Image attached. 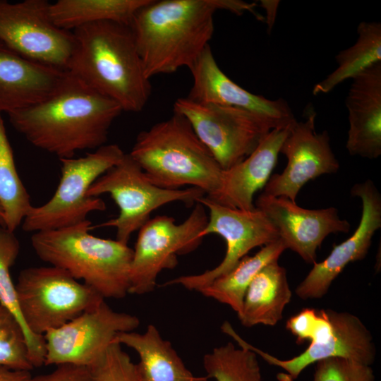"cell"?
<instances>
[{
  "mask_svg": "<svg viewBox=\"0 0 381 381\" xmlns=\"http://www.w3.org/2000/svg\"><path fill=\"white\" fill-rule=\"evenodd\" d=\"M205 207L196 202L181 224L167 215L150 219L139 229L133 249L129 294L143 295L154 290L159 273L178 264L177 255L195 250L203 238L199 233L207 223Z\"/></svg>",
  "mask_w": 381,
  "mask_h": 381,
  "instance_id": "10",
  "label": "cell"
},
{
  "mask_svg": "<svg viewBox=\"0 0 381 381\" xmlns=\"http://www.w3.org/2000/svg\"><path fill=\"white\" fill-rule=\"evenodd\" d=\"M15 286L24 324L31 334L39 337L104 300L66 271L51 265L22 270Z\"/></svg>",
  "mask_w": 381,
  "mask_h": 381,
  "instance_id": "7",
  "label": "cell"
},
{
  "mask_svg": "<svg viewBox=\"0 0 381 381\" xmlns=\"http://www.w3.org/2000/svg\"><path fill=\"white\" fill-rule=\"evenodd\" d=\"M279 4V1H260L261 6L265 9L266 12V17L265 18V21L267 24L269 30H271L274 25Z\"/></svg>",
  "mask_w": 381,
  "mask_h": 381,
  "instance_id": "36",
  "label": "cell"
},
{
  "mask_svg": "<svg viewBox=\"0 0 381 381\" xmlns=\"http://www.w3.org/2000/svg\"><path fill=\"white\" fill-rule=\"evenodd\" d=\"M255 6L240 0H149L130 25L145 75L189 69L209 45L217 11L249 12L263 21Z\"/></svg>",
  "mask_w": 381,
  "mask_h": 381,
  "instance_id": "1",
  "label": "cell"
},
{
  "mask_svg": "<svg viewBox=\"0 0 381 381\" xmlns=\"http://www.w3.org/2000/svg\"><path fill=\"white\" fill-rule=\"evenodd\" d=\"M290 126L271 130L247 157L223 171L219 188L213 195L207 197L231 208L255 209L254 195L269 181Z\"/></svg>",
  "mask_w": 381,
  "mask_h": 381,
  "instance_id": "20",
  "label": "cell"
},
{
  "mask_svg": "<svg viewBox=\"0 0 381 381\" xmlns=\"http://www.w3.org/2000/svg\"><path fill=\"white\" fill-rule=\"evenodd\" d=\"M88 219L71 226L33 233L31 245L38 258L61 268L105 298L129 294L133 249L119 241L90 233Z\"/></svg>",
  "mask_w": 381,
  "mask_h": 381,
  "instance_id": "5",
  "label": "cell"
},
{
  "mask_svg": "<svg viewBox=\"0 0 381 381\" xmlns=\"http://www.w3.org/2000/svg\"><path fill=\"white\" fill-rule=\"evenodd\" d=\"M174 111L188 121L223 170L247 157L271 130L283 127L246 109L197 102L186 97L175 101Z\"/></svg>",
  "mask_w": 381,
  "mask_h": 381,
  "instance_id": "9",
  "label": "cell"
},
{
  "mask_svg": "<svg viewBox=\"0 0 381 381\" xmlns=\"http://www.w3.org/2000/svg\"><path fill=\"white\" fill-rule=\"evenodd\" d=\"M122 111L116 102L68 73L52 94L7 114L31 145L61 159L105 145L112 123Z\"/></svg>",
  "mask_w": 381,
  "mask_h": 381,
  "instance_id": "2",
  "label": "cell"
},
{
  "mask_svg": "<svg viewBox=\"0 0 381 381\" xmlns=\"http://www.w3.org/2000/svg\"><path fill=\"white\" fill-rule=\"evenodd\" d=\"M107 193L119 208V215L95 227L116 229V240L128 244L131 234L149 219L152 212L176 201L192 205L205 193L199 188L165 189L153 184L130 154L100 176L89 188L87 195Z\"/></svg>",
  "mask_w": 381,
  "mask_h": 381,
  "instance_id": "8",
  "label": "cell"
},
{
  "mask_svg": "<svg viewBox=\"0 0 381 381\" xmlns=\"http://www.w3.org/2000/svg\"><path fill=\"white\" fill-rule=\"evenodd\" d=\"M129 154L160 188L190 186L208 197L219 188L224 170L188 121L177 112L140 132Z\"/></svg>",
  "mask_w": 381,
  "mask_h": 381,
  "instance_id": "4",
  "label": "cell"
},
{
  "mask_svg": "<svg viewBox=\"0 0 381 381\" xmlns=\"http://www.w3.org/2000/svg\"><path fill=\"white\" fill-rule=\"evenodd\" d=\"M68 72L28 59L0 44V111L35 104L56 91Z\"/></svg>",
  "mask_w": 381,
  "mask_h": 381,
  "instance_id": "21",
  "label": "cell"
},
{
  "mask_svg": "<svg viewBox=\"0 0 381 381\" xmlns=\"http://www.w3.org/2000/svg\"><path fill=\"white\" fill-rule=\"evenodd\" d=\"M313 381H375L371 365L340 357L316 363Z\"/></svg>",
  "mask_w": 381,
  "mask_h": 381,
  "instance_id": "33",
  "label": "cell"
},
{
  "mask_svg": "<svg viewBox=\"0 0 381 381\" xmlns=\"http://www.w3.org/2000/svg\"><path fill=\"white\" fill-rule=\"evenodd\" d=\"M50 5L47 0H0V44L28 59L66 71L74 37L54 24Z\"/></svg>",
  "mask_w": 381,
  "mask_h": 381,
  "instance_id": "11",
  "label": "cell"
},
{
  "mask_svg": "<svg viewBox=\"0 0 381 381\" xmlns=\"http://www.w3.org/2000/svg\"><path fill=\"white\" fill-rule=\"evenodd\" d=\"M334 327L332 337L325 342L309 344L299 355L288 359H279L246 341L225 321L221 327L222 332L232 337L239 345L254 351L269 364L284 370L277 375L279 381H294L304 369L319 361L340 357L371 365L375 358L376 349L373 337L356 315L347 312H337L328 309Z\"/></svg>",
  "mask_w": 381,
  "mask_h": 381,
  "instance_id": "15",
  "label": "cell"
},
{
  "mask_svg": "<svg viewBox=\"0 0 381 381\" xmlns=\"http://www.w3.org/2000/svg\"><path fill=\"white\" fill-rule=\"evenodd\" d=\"M291 298L286 270L278 261L264 267L253 279L237 314L246 327L258 325L274 326L283 317Z\"/></svg>",
  "mask_w": 381,
  "mask_h": 381,
  "instance_id": "23",
  "label": "cell"
},
{
  "mask_svg": "<svg viewBox=\"0 0 381 381\" xmlns=\"http://www.w3.org/2000/svg\"><path fill=\"white\" fill-rule=\"evenodd\" d=\"M200 381H207V378L206 377H202Z\"/></svg>",
  "mask_w": 381,
  "mask_h": 381,
  "instance_id": "38",
  "label": "cell"
},
{
  "mask_svg": "<svg viewBox=\"0 0 381 381\" xmlns=\"http://www.w3.org/2000/svg\"><path fill=\"white\" fill-rule=\"evenodd\" d=\"M351 193L362 201L358 226L349 238L334 245L325 260L313 264L311 270L296 289V294L303 300L324 296L349 263L363 260L366 256L375 231L381 227V196L373 181L368 179L355 184Z\"/></svg>",
  "mask_w": 381,
  "mask_h": 381,
  "instance_id": "17",
  "label": "cell"
},
{
  "mask_svg": "<svg viewBox=\"0 0 381 381\" xmlns=\"http://www.w3.org/2000/svg\"><path fill=\"white\" fill-rule=\"evenodd\" d=\"M114 341L137 353L136 365L142 381H200L202 378L193 375L153 325H149L143 333H119Z\"/></svg>",
  "mask_w": 381,
  "mask_h": 381,
  "instance_id": "22",
  "label": "cell"
},
{
  "mask_svg": "<svg viewBox=\"0 0 381 381\" xmlns=\"http://www.w3.org/2000/svg\"><path fill=\"white\" fill-rule=\"evenodd\" d=\"M29 381H91V373L89 368L65 364L47 374L32 376Z\"/></svg>",
  "mask_w": 381,
  "mask_h": 381,
  "instance_id": "34",
  "label": "cell"
},
{
  "mask_svg": "<svg viewBox=\"0 0 381 381\" xmlns=\"http://www.w3.org/2000/svg\"><path fill=\"white\" fill-rule=\"evenodd\" d=\"M0 366L31 371L25 332L15 315L0 302Z\"/></svg>",
  "mask_w": 381,
  "mask_h": 381,
  "instance_id": "30",
  "label": "cell"
},
{
  "mask_svg": "<svg viewBox=\"0 0 381 381\" xmlns=\"http://www.w3.org/2000/svg\"><path fill=\"white\" fill-rule=\"evenodd\" d=\"M345 99L351 155L376 159L381 155V62L351 79Z\"/></svg>",
  "mask_w": 381,
  "mask_h": 381,
  "instance_id": "19",
  "label": "cell"
},
{
  "mask_svg": "<svg viewBox=\"0 0 381 381\" xmlns=\"http://www.w3.org/2000/svg\"><path fill=\"white\" fill-rule=\"evenodd\" d=\"M255 207L263 212L277 229L286 249L308 263L316 262L317 250L330 234L349 232L351 225L334 207L308 210L287 198L261 193Z\"/></svg>",
  "mask_w": 381,
  "mask_h": 381,
  "instance_id": "16",
  "label": "cell"
},
{
  "mask_svg": "<svg viewBox=\"0 0 381 381\" xmlns=\"http://www.w3.org/2000/svg\"><path fill=\"white\" fill-rule=\"evenodd\" d=\"M139 319L117 312L103 300L61 327L44 334V365L90 368L122 332L134 331Z\"/></svg>",
  "mask_w": 381,
  "mask_h": 381,
  "instance_id": "13",
  "label": "cell"
},
{
  "mask_svg": "<svg viewBox=\"0 0 381 381\" xmlns=\"http://www.w3.org/2000/svg\"><path fill=\"white\" fill-rule=\"evenodd\" d=\"M0 226H5L4 213L1 205L0 204Z\"/></svg>",
  "mask_w": 381,
  "mask_h": 381,
  "instance_id": "37",
  "label": "cell"
},
{
  "mask_svg": "<svg viewBox=\"0 0 381 381\" xmlns=\"http://www.w3.org/2000/svg\"><path fill=\"white\" fill-rule=\"evenodd\" d=\"M20 242L14 231L0 226V302L18 319L25 334L29 358L33 368L44 365L45 344L43 337H35L27 329L17 301L16 291L10 273L19 252Z\"/></svg>",
  "mask_w": 381,
  "mask_h": 381,
  "instance_id": "28",
  "label": "cell"
},
{
  "mask_svg": "<svg viewBox=\"0 0 381 381\" xmlns=\"http://www.w3.org/2000/svg\"><path fill=\"white\" fill-rule=\"evenodd\" d=\"M286 327L299 344L305 341L310 344L325 342L334 332L328 310L303 309L287 320Z\"/></svg>",
  "mask_w": 381,
  "mask_h": 381,
  "instance_id": "32",
  "label": "cell"
},
{
  "mask_svg": "<svg viewBox=\"0 0 381 381\" xmlns=\"http://www.w3.org/2000/svg\"><path fill=\"white\" fill-rule=\"evenodd\" d=\"M196 202L209 210L206 226L198 236L204 238L211 234L221 236L226 244L225 255L215 267L198 274L181 276L166 282L164 286L181 285L198 291L216 278L231 271L247 253L258 246H265L278 238L273 224L260 210H241L222 205L208 197H201Z\"/></svg>",
  "mask_w": 381,
  "mask_h": 381,
  "instance_id": "12",
  "label": "cell"
},
{
  "mask_svg": "<svg viewBox=\"0 0 381 381\" xmlns=\"http://www.w3.org/2000/svg\"><path fill=\"white\" fill-rule=\"evenodd\" d=\"M0 111V204L5 226L14 231L32 207L16 169L13 149Z\"/></svg>",
  "mask_w": 381,
  "mask_h": 381,
  "instance_id": "27",
  "label": "cell"
},
{
  "mask_svg": "<svg viewBox=\"0 0 381 381\" xmlns=\"http://www.w3.org/2000/svg\"><path fill=\"white\" fill-rule=\"evenodd\" d=\"M315 118L316 113L311 109L306 119L296 120L291 125L280 148L287 164L281 174L270 176L262 193L283 196L296 202L301 188L309 181L337 172L339 163L331 148L329 133L316 131Z\"/></svg>",
  "mask_w": 381,
  "mask_h": 381,
  "instance_id": "14",
  "label": "cell"
},
{
  "mask_svg": "<svg viewBox=\"0 0 381 381\" xmlns=\"http://www.w3.org/2000/svg\"><path fill=\"white\" fill-rule=\"evenodd\" d=\"M357 34L356 42L335 56L337 67L334 71L314 85V95L327 94L345 80L381 62V23L362 21L357 27Z\"/></svg>",
  "mask_w": 381,
  "mask_h": 381,
  "instance_id": "26",
  "label": "cell"
},
{
  "mask_svg": "<svg viewBox=\"0 0 381 381\" xmlns=\"http://www.w3.org/2000/svg\"><path fill=\"white\" fill-rule=\"evenodd\" d=\"M125 153L117 144L104 145L78 158H61V176L57 188L46 203L32 206L22 222L26 232L55 230L78 224L89 213L103 211L106 204L87 193L91 185L119 163Z\"/></svg>",
  "mask_w": 381,
  "mask_h": 381,
  "instance_id": "6",
  "label": "cell"
},
{
  "mask_svg": "<svg viewBox=\"0 0 381 381\" xmlns=\"http://www.w3.org/2000/svg\"><path fill=\"white\" fill-rule=\"evenodd\" d=\"M31 377L30 371L0 366V381H29Z\"/></svg>",
  "mask_w": 381,
  "mask_h": 381,
  "instance_id": "35",
  "label": "cell"
},
{
  "mask_svg": "<svg viewBox=\"0 0 381 381\" xmlns=\"http://www.w3.org/2000/svg\"><path fill=\"white\" fill-rule=\"evenodd\" d=\"M207 378L215 381H262L257 354L246 347L229 342L214 348L202 361Z\"/></svg>",
  "mask_w": 381,
  "mask_h": 381,
  "instance_id": "29",
  "label": "cell"
},
{
  "mask_svg": "<svg viewBox=\"0 0 381 381\" xmlns=\"http://www.w3.org/2000/svg\"><path fill=\"white\" fill-rule=\"evenodd\" d=\"M148 1L58 0L51 3L49 13L56 26L68 31L100 21L130 26L136 11Z\"/></svg>",
  "mask_w": 381,
  "mask_h": 381,
  "instance_id": "24",
  "label": "cell"
},
{
  "mask_svg": "<svg viewBox=\"0 0 381 381\" xmlns=\"http://www.w3.org/2000/svg\"><path fill=\"white\" fill-rule=\"evenodd\" d=\"M74 47L66 71L116 102L139 112L152 92L129 25L100 21L72 31Z\"/></svg>",
  "mask_w": 381,
  "mask_h": 381,
  "instance_id": "3",
  "label": "cell"
},
{
  "mask_svg": "<svg viewBox=\"0 0 381 381\" xmlns=\"http://www.w3.org/2000/svg\"><path fill=\"white\" fill-rule=\"evenodd\" d=\"M286 249L280 238L263 246L254 255L245 256L231 271L216 278L198 292L229 306L238 314L253 279L267 265L278 261Z\"/></svg>",
  "mask_w": 381,
  "mask_h": 381,
  "instance_id": "25",
  "label": "cell"
},
{
  "mask_svg": "<svg viewBox=\"0 0 381 381\" xmlns=\"http://www.w3.org/2000/svg\"><path fill=\"white\" fill-rule=\"evenodd\" d=\"M91 381H142L136 363L114 341L90 368Z\"/></svg>",
  "mask_w": 381,
  "mask_h": 381,
  "instance_id": "31",
  "label": "cell"
},
{
  "mask_svg": "<svg viewBox=\"0 0 381 381\" xmlns=\"http://www.w3.org/2000/svg\"><path fill=\"white\" fill-rule=\"evenodd\" d=\"M189 70L193 83L186 97L192 101L246 109L267 117L283 127L296 120L285 99H269L247 91L231 80L219 68L210 45Z\"/></svg>",
  "mask_w": 381,
  "mask_h": 381,
  "instance_id": "18",
  "label": "cell"
}]
</instances>
